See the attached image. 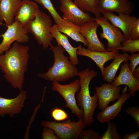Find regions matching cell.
<instances>
[{
  "instance_id": "4fadbf2b",
  "label": "cell",
  "mask_w": 139,
  "mask_h": 139,
  "mask_svg": "<svg viewBox=\"0 0 139 139\" xmlns=\"http://www.w3.org/2000/svg\"><path fill=\"white\" fill-rule=\"evenodd\" d=\"M129 64L128 61L124 62L119 75L115 77L111 84L115 87L126 85L128 87V91L131 96L133 97L136 92L139 90V80L133 76L129 70Z\"/></svg>"
},
{
  "instance_id": "e0dca14e",
  "label": "cell",
  "mask_w": 139,
  "mask_h": 139,
  "mask_svg": "<svg viewBox=\"0 0 139 139\" xmlns=\"http://www.w3.org/2000/svg\"><path fill=\"white\" fill-rule=\"evenodd\" d=\"M39 11L35 2L30 0H22L15 13V21L18 22L23 27L33 20Z\"/></svg>"
},
{
  "instance_id": "52a82bcc",
  "label": "cell",
  "mask_w": 139,
  "mask_h": 139,
  "mask_svg": "<svg viewBox=\"0 0 139 139\" xmlns=\"http://www.w3.org/2000/svg\"><path fill=\"white\" fill-rule=\"evenodd\" d=\"M95 21L102 29V32L100 34V38L105 39L107 41V51L119 50L122 47L121 43L126 40L121 30L110 23L103 16L99 18L96 17Z\"/></svg>"
},
{
  "instance_id": "484cf974",
  "label": "cell",
  "mask_w": 139,
  "mask_h": 139,
  "mask_svg": "<svg viewBox=\"0 0 139 139\" xmlns=\"http://www.w3.org/2000/svg\"><path fill=\"white\" fill-rule=\"evenodd\" d=\"M122 47L119 49L123 52H128L133 54L139 52V39L126 40L122 42Z\"/></svg>"
},
{
  "instance_id": "1f68e13d",
  "label": "cell",
  "mask_w": 139,
  "mask_h": 139,
  "mask_svg": "<svg viewBox=\"0 0 139 139\" xmlns=\"http://www.w3.org/2000/svg\"><path fill=\"white\" fill-rule=\"evenodd\" d=\"M131 39L136 40L139 39V19L137 18L132 30Z\"/></svg>"
},
{
  "instance_id": "44dd1931",
  "label": "cell",
  "mask_w": 139,
  "mask_h": 139,
  "mask_svg": "<svg viewBox=\"0 0 139 139\" xmlns=\"http://www.w3.org/2000/svg\"><path fill=\"white\" fill-rule=\"evenodd\" d=\"M56 26L60 32L69 36L76 42H81L85 46H87L88 42L87 40L80 32V27L63 19Z\"/></svg>"
},
{
  "instance_id": "6da1fadb",
  "label": "cell",
  "mask_w": 139,
  "mask_h": 139,
  "mask_svg": "<svg viewBox=\"0 0 139 139\" xmlns=\"http://www.w3.org/2000/svg\"><path fill=\"white\" fill-rule=\"evenodd\" d=\"M29 47L16 42L5 53L0 55V69L7 81L14 88L23 89L27 70Z\"/></svg>"
},
{
  "instance_id": "5bb4252c",
  "label": "cell",
  "mask_w": 139,
  "mask_h": 139,
  "mask_svg": "<svg viewBox=\"0 0 139 139\" xmlns=\"http://www.w3.org/2000/svg\"><path fill=\"white\" fill-rule=\"evenodd\" d=\"M121 88L115 87L109 83H104L100 86H96L94 89L98 100V109L103 110L111 102H113L120 97Z\"/></svg>"
},
{
  "instance_id": "4316f807",
  "label": "cell",
  "mask_w": 139,
  "mask_h": 139,
  "mask_svg": "<svg viewBox=\"0 0 139 139\" xmlns=\"http://www.w3.org/2000/svg\"><path fill=\"white\" fill-rule=\"evenodd\" d=\"M51 115L54 119L58 121L67 119L69 117L68 114L64 110L58 108H54L52 110Z\"/></svg>"
},
{
  "instance_id": "d6a6232c",
  "label": "cell",
  "mask_w": 139,
  "mask_h": 139,
  "mask_svg": "<svg viewBox=\"0 0 139 139\" xmlns=\"http://www.w3.org/2000/svg\"><path fill=\"white\" fill-rule=\"evenodd\" d=\"M139 137V131L128 133L125 134L123 137V139H137Z\"/></svg>"
},
{
  "instance_id": "3957f363",
  "label": "cell",
  "mask_w": 139,
  "mask_h": 139,
  "mask_svg": "<svg viewBox=\"0 0 139 139\" xmlns=\"http://www.w3.org/2000/svg\"><path fill=\"white\" fill-rule=\"evenodd\" d=\"M97 75L94 69L91 70L88 67L79 71L77 75L80 77V89L76 95L77 100L78 106L83 110L84 119L87 126H91L94 122L93 114L98 105L96 93L91 96L89 90L91 81Z\"/></svg>"
},
{
  "instance_id": "f1b7e54d",
  "label": "cell",
  "mask_w": 139,
  "mask_h": 139,
  "mask_svg": "<svg viewBox=\"0 0 139 139\" xmlns=\"http://www.w3.org/2000/svg\"><path fill=\"white\" fill-rule=\"evenodd\" d=\"M126 113L135 121L139 127V107L137 106L128 107L126 108Z\"/></svg>"
},
{
  "instance_id": "7402d4cb",
  "label": "cell",
  "mask_w": 139,
  "mask_h": 139,
  "mask_svg": "<svg viewBox=\"0 0 139 139\" xmlns=\"http://www.w3.org/2000/svg\"><path fill=\"white\" fill-rule=\"evenodd\" d=\"M129 55L126 53L123 54L118 52L114 60L108 66L104 67L102 76L103 80L109 83H111L115 77L116 73L121 64L129 60Z\"/></svg>"
},
{
  "instance_id": "e575fe53",
  "label": "cell",
  "mask_w": 139,
  "mask_h": 139,
  "mask_svg": "<svg viewBox=\"0 0 139 139\" xmlns=\"http://www.w3.org/2000/svg\"><path fill=\"white\" fill-rule=\"evenodd\" d=\"M1 0H0V2H1Z\"/></svg>"
},
{
  "instance_id": "277c9868",
  "label": "cell",
  "mask_w": 139,
  "mask_h": 139,
  "mask_svg": "<svg viewBox=\"0 0 139 139\" xmlns=\"http://www.w3.org/2000/svg\"><path fill=\"white\" fill-rule=\"evenodd\" d=\"M52 23L50 16L40 10L35 18L23 27L28 33L32 34L38 43L46 49L52 44L51 41L53 40L50 32Z\"/></svg>"
},
{
  "instance_id": "2e32d148",
  "label": "cell",
  "mask_w": 139,
  "mask_h": 139,
  "mask_svg": "<svg viewBox=\"0 0 139 139\" xmlns=\"http://www.w3.org/2000/svg\"><path fill=\"white\" fill-rule=\"evenodd\" d=\"M79 46L77 51V55L87 57L93 60L100 69L102 75L105 64L108 61L113 59L119 52L118 50L106 52L93 51L83 47L81 45Z\"/></svg>"
},
{
  "instance_id": "836d02e7",
  "label": "cell",
  "mask_w": 139,
  "mask_h": 139,
  "mask_svg": "<svg viewBox=\"0 0 139 139\" xmlns=\"http://www.w3.org/2000/svg\"><path fill=\"white\" fill-rule=\"evenodd\" d=\"M133 76L137 79L139 80V67L136 68L132 72Z\"/></svg>"
},
{
  "instance_id": "d4e9b609",
  "label": "cell",
  "mask_w": 139,
  "mask_h": 139,
  "mask_svg": "<svg viewBox=\"0 0 139 139\" xmlns=\"http://www.w3.org/2000/svg\"><path fill=\"white\" fill-rule=\"evenodd\" d=\"M107 123V129L101 136V139H121L116 124L110 121Z\"/></svg>"
},
{
  "instance_id": "cb8c5ba5",
  "label": "cell",
  "mask_w": 139,
  "mask_h": 139,
  "mask_svg": "<svg viewBox=\"0 0 139 139\" xmlns=\"http://www.w3.org/2000/svg\"><path fill=\"white\" fill-rule=\"evenodd\" d=\"M47 10L52 16L56 25L63 19L57 12L50 0H34Z\"/></svg>"
},
{
  "instance_id": "9a60e30c",
  "label": "cell",
  "mask_w": 139,
  "mask_h": 139,
  "mask_svg": "<svg viewBox=\"0 0 139 139\" xmlns=\"http://www.w3.org/2000/svg\"><path fill=\"white\" fill-rule=\"evenodd\" d=\"M134 8L133 3L129 0H100L98 7L99 12H114L128 15L134 12Z\"/></svg>"
},
{
  "instance_id": "d6986e66",
  "label": "cell",
  "mask_w": 139,
  "mask_h": 139,
  "mask_svg": "<svg viewBox=\"0 0 139 139\" xmlns=\"http://www.w3.org/2000/svg\"><path fill=\"white\" fill-rule=\"evenodd\" d=\"M50 32L53 38L55 39L57 44L62 46L68 53L70 60L74 65L78 64L79 63V60L77 51L79 46L76 47L73 46L69 41L68 36L59 31L56 24L52 26Z\"/></svg>"
},
{
  "instance_id": "603a6c76",
  "label": "cell",
  "mask_w": 139,
  "mask_h": 139,
  "mask_svg": "<svg viewBox=\"0 0 139 139\" xmlns=\"http://www.w3.org/2000/svg\"><path fill=\"white\" fill-rule=\"evenodd\" d=\"M100 0H73L74 3L82 11L91 12L96 18L101 16L98 10Z\"/></svg>"
},
{
  "instance_id": "8992f818",
  "label": "cell",
  "mask_w": 139,
  "mask_h": 139,
  "mask_svg": "<svg viewBox=\"0 0 139 139\" xmlns=\"http://www.w3.org/2000/svg\"><path fill=\"white\" fill-rule=\"evenodd\" d=\"M52 85V90L59 93L65 99L66 104L64 107L70 109L72 113L79 119L84 118L83 110L78 106L75 98V94L79 92L80 89V80L76 79L65 85L61 84L58 82H53Z\"/></svg>"
},
{
  "instance_id": "f546056e",
  "label": "cell",
  "mask_w": 139,
  "mask_h": 139,
  "mask_svg": "<svg viewBox=\"0 0 139 139\" xmlns=\"http://www.w3.org/2000/svg\"><path fill=\"white\" fill-rule=\"evenodd\" d=\"M130 63L129 64L130 70L132 72L139 64V53L132 54L129 55Z\"/></svg>"
},
{
  "instance_id": "ba28073f",
  "label": "cell",
  "mask_w": 139,
  "mask_h": 139,
  "mask_svg": "<svg viewBox=\"0 0 139 139\" xmlns=\"http://www.w3.org/2000/svg\"><path fill=\"white\" fill-rule=\"evenodd\" d=\"M60 2L59 9L63 13L64 20L79 27L95 20V18L82 11L72 0H60Z\"/></svg>"
},
{
  "instance_id": "5b68a950",
  "label": "cell",
  "mask_w": 139,
  "mask_h": 139,
  "mask_svg": "<svg viewBox=\"0 0 139 139\" xmlns=\"http://www.w3.org/2000/svg\"><path fill=\"white\" fill-rule=\"evenodd\" d=\"M41 125L53 129L59 139H77L81 132L87 126L84 118L77 121L67 119L63 122L43 121Z\"/></svg>"
},
{
  "instance_id": "4dcf8cb0",
  "label": "cell",
  "mask_w": 139,
  "mask_h": 139,
  "mask_svg": "<svg viewBox=\"0 0 139 139\" xmlns=\"http://www.w3.org/2000/svg\"><path fill=\"white\" fill-rule=\"evenodd\" d=\"M43 139H58L52 129L47 127H44L42 134Z\"/></svg>"
},
{
  "instance_id": "7a4b0ae2",
  "label": "cell",
  "mask_w": 139,
  "mask_h": 139,
  "mask_svg": "<svg viewBox=\"0 0 139 139\" xmlns=\"http://www.w3.org/2000/svg\"><path fill=\"white\" fill-rule=\"evenodd\" d=\"M49 49L54 54V62L53 66L45 73H40L37 76L46 80L56 82H65L77 76L79 71L69 58L64 55L65 50L61 46L51 45Z\"/></svg>"
},
{
  "instance_id": "ffe728a7",
  "label": "cell",
  "mask_w": 139,
  "mask_h": 139,
  "mask_svg": "<svg viewBox=\"0 0 139 139\" xmlns=\"http://www.w3.org/2000/svg\"><path fill=\"white\" fill-rule=\"evenodd\" d=\"M22 0H1L0 2V24L4 22L7 27L14 22L15 13Z\"/></svg>"
},
{
  "instance_id": "8fae6325",
  "label": "cell",
  "mask_w": 139,
  "mask_h": 139,
  "mask_svg": "<svg viewBox=\"0 0 139 139\" xmlns=\"http://www.w3.org/2000/svg\"><path fill=\"white\" fill-rule=\"evenodd\" d=\"M100 13L111 24L122 31L126 40L131 39L132 30L137 18L124 14L116 15L112 12L101 11Z\"/></svg>"
},
{
  "instance_id": "83f0119b",
  "label": "cell",
  "mask_w": 139,
  "mask_h": 139,
  "mask_svg": "<svg viewBox=\"0 0 139 139\" xmlns=\"http://www.w3.org/2000/svg\"><path fill=\"white\" fill-rule=\"evenodd\" d=\"M101 136L97 131L90 129H83L81 132L78 139H101Z\"/></svg>"
},
{
  "instance_id": "7c38bea8",
  "label": "cell",
  "mask_w": 139,
  "mask_h": 139,
  "mask_svg": "<svg viewBox=\"0 0 139 139\" xmlns=\"http://www.w3.org/2000/svg\"><path fill=\"white\" fill-rule=\"evenodd\" d=\"M99 26L95 21L88 22L80 27V32L88 41V49L93 51H107L104 44L97 35V29Z\"/></svg>"
},
{
  "instance_id": "9c48e42d",
  "label": "cell",
  "mask_w": 139,
  "mask_h": 139,
  "mask_svg": "<svg viewBox=\"0 0 139 139\" xmlns=\"http://www.w3.org/2000/svg\"><path fill=\"white\" fill-rule=\"evenodd\" d=\"M5 32L1 35L3 40L0 44V55L9 49L14 41L19 43H26L29 40L27 31L18 22L15 21L7 26Z\"/></svg>"
},
{
  "instance_id": "ac0fdd59",
  "label": "cell",
  "mask_w": 139,
  "mask_h": 139,
  "mask_svg": "<svg viewBox=\"0 0 139 139\" xmlns=\"http://www.w3.org/2000/svg\"><path fill=\"white\" fill-rule=\"evenodd\" d=\"M130 96L129 92L123 93L114 104L108 106L98 114L97 118L98 121L104 123L114 119L121 112L123 104Z\"/></svg>"
},
{
  "instance_id": "30bf717a",
  "label": "cell",
  "mask_w": 139,
  "mask_h": 139,
  "mask_svg": "<svg viewBox=\"0 0 139 139\" xmlns=\"http://www.w3.org/2000/svg\"><path fill=\"white\" fill-rule=\"evenodd\" d=\"M27 97V92L23 89L14 98L8 99L0 96V116L8 115L12 118L15 115L20 113L24 106Z\"/></svg>"
}]
</instances>
